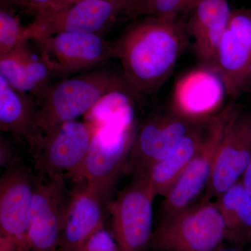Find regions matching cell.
Wrapping results in <instances>:
<instances>
[{"label":"cell","instance_id":"cell-27","mask_svg":"<svg viewBox=\"0 0 251 251\" xmlns=\"http://www.w3.org/2000/svg\"><path fill=\"white\" fill-rule=\"evenodd\" d=\"M0 251H31L26 243L7 234H0Z\"/></svg>","mask_w":251,"mask_h":251},{"label":"cell","instance_id":"cell-30","mask_svg":"<svg viewBox=\"0 0 251 251\" xmlns=\"http://www.w3.org/2000/svg\"><path fill=\"white\" fill-rule=\"evenodd\" d=\"M31 4L39 6H50L54 2V0H30Z\"/></svg>","mask_w":251,"mask_h":251},{"label":"cell","instance_id":"cell-24","mask_svg":"<svg viewBox=\"0 0 251 251\" xmlns=\"http://www.w3.org/2000/svg\"><path fill=\"white\" fill-rule=\"evenodd\" d=\"M27 27L21 25L17 16L1 7L0 10V55L11 52L20 44L26 42Z\"/></svg>","mask_w":251,"mask_h":251},{"label":"cell","instance_id":"cell-5","mask_svg":"<svg viewBox=\"0 0 251 251\" xmlns=\"http://www.w3.org/2000/svg\"><path fill=\"white\" fill-rule=\"evenodd\" d=\"M156 196L148 175H134L131 182L108 204L111 233L122 251H149Z\"/></svg>","mask_w":251,"mask_h":251},{"label":"cell","instance_id":"cell-33","mask_svg":"<svg viewBox=\"0 0 251 251\" xmlns=\"http://www.w3.org/2000/svg\"><path fill=\"white\" fill-rule=\"evenodd\" d=\"M25 1H27V0H25Z\"/></svg>","mask_w":251,"mask_h":251},{"label":"cell","instance_id":"cell-20","mask_svg":"<svg viewBox=\"0 0 251 251\" xmlns=\"http://www.w3.org/2000/svg\"><path fill=\"white\" fill-rule=\"evenodd\" d=\"M36 101L0 76V129L27 144L35 136Z\"/></svg>","mask_w":251,"mask_h":251},{"label":"cell","instance_id":"cell-28","mask_svg":"<svg viewBox=\"0 0 251 251\" xmlns=\"http://www.w3.org/2000/svg\"><path fill=\"white\" fill-rule=\"evenodd\" d=\"M78 1L80 0H54L50 7L54 8V9H60V8L66 7V6H69V5ZM105 1L115 3V4L122 6L125 9V14L127 15L133 9L139 0H105Z\"/></svg>","mask_w":251,"mask_h":251},{"label":"cell","instance_id":"cell-12","mask_svg":"<svg viewBox=\"0 0 251 251\" xmlns=\"http://www.w3.org/2000/svg\"><path fill=\"white\" fill-rule=\"evenodd\" d=\"M251 158V112L237 104L220 141L204 198L214 201L242 178Z\"/></svg>","mask_w":251,"mask_h":251},{"label":"cell","instance_id":"cell-13","mask_svg":"<svg viewBox=\"0 0 251 251\" xmlns=\"http://www.w3.org/2000/svg\"><path fill=\"white\" fill-rule=\"evenodd\" d=\"M236 105L237 103L233 100L213 117L209 133L202 147L184 173L163 197L162 218L196 202L198 196L207 187L225 126Z\"/></svg>","mask_w":251,"mask_h":251},{"label":"cell","instance_id":"cell-32","mask_svg":"<svg viewBox=\"0 0 251 251\" xmlns=\"http://www.w3.org/2000/svg\"><path fill=\"white\" fill-rule=\"evenodd\" d=\"M250 94H251V92Z\"/></svg>","mask_w":251,"mask_h":251},{"label":"cell","instance_id":"cell-22","mask_svg":"<svg viewBox=\"0 0 251 251\" xmlns=\"http://www.w3.org/2000/svg\"><path fill=\"white\" fill-rule=\"evenodd\" d=\"M141 96L135 90L117 91L105 96L85 116L95 128L104 126H130L138 125V103Z\"/></svg>","mask_w":251,"mask_h":251},{"label":"cell","instance_id":"cell-1","mask_svg":"<svg viewBox=\"0 0 251 251\" xmlns=\"http://www.w3.org/2000/svg\"><path fill=\"white\" fill-rule=\"evenodd\" d=\"M189 44L184 20L145 17L114 44L122 74L141 97L155 94L171 77Z\"/></svg>","mask_w":251,"mask_h":251},{"label":"cell","instance_id":"cell-26","mask_svg":"<svg viewBox=\"0 0 251 251\" xmlns=\"http://www.w3.org/2000/svg\"><path fill=\"white\" fill-rule=\"evenodd\" d=\"M16 162V158L15 156L14 148L11 146V144L2 135H1L0 139V165L1 168H9L14 165L18 164Z\"/></svg>","mask_w":251,"mask_h":251},{"label":"cell","instance_id":"cell-4","mask_svg":"<svg viewBox=\"0 0 251 251\" xmlns=\"http://www.w3.org/2000/svg\"><path fill=\"white\" fill-rule=\"evenodd\" d=\"M138 126L96 128L83 164L73 179L94 186L108 202L119 176L126 171Z\"/></svg>","mask_w":251,"mask_h":251},{"label":"cell","instance_id":"cell-18","mask_svg":"<svg viewBox=\"0 0 251 251\" xmlns=\"http://www.w3.org/2000/svg\"><path fill=\"white\" fill-rule=\"evenodd\" d=\"M27 42L0 55V76L16 90L31 94L38 100L52 85L50 80L54 75L40 56L31 53Z\"/></svg>","mask_w":251,"mask_h":251},{"label":"cell","instance_id":"cell-11","mask_svg":"<svg viewBox=\"0 0 251 251\" xmlns=\"http://www.w3.org/2000/svg\"><path fill=\"white\" fill-rule=\"evenodd\" d=\"M213 69L231 99L251 93V7L232 10Z\"/></svg>","mask_w":251,"mask_h":251},{"label":"cell","instance_id":"cell-10","mask_svg":"<svg viewBox=\"0 0 251 251\" xmlns=\"http://www.w3.org/2000/svg\"><path fill=\"white\" fill-rule=\"evenodd\" d=\"M71 196L65 176H36L28 232L31 251H57Z\"/></svg>","mask_w":251,"mask_h":251},{"label":"cell","instance_id":"cell-29","mask_svg":"<svg viewBox=\"0 0 251 251\" xmlns=\"http://www.w3.org/2000/svg\"><path fill=\"white\" fill-rule=\"evenodd\" d=\"M240 181H242L246 191L251 196V158Z\"/></svg>","mask_w":251,"mask_h":251},{"label":"cell","instance_id":"cell-16","mask_svg":"<svg viewBox=\"0 0 251 251\" xmlns=\"http://www.w3.org/2000/svg\"><path fill=\"white\" fill-rule=\"evenodd\" d=\"M232 11L227 0H196L188 11L185 29L200 65L214 68Z\"/></svg>","mask_w":251,"mask_h":251},{"label":"cell","instance_id":"cell-25","mask_svg":"<svg viewBox=\"0 0 251 251\" xmlns=\"http://www.w3.org/2000/svg\"><path fill=\"white\" fill-rule=\"evenodd\" d=\"M79 251H122L111 232L102 229L92 236Z\"/></svg>","mask_w":251,"mask_h":251},{"label":"cell","instance_id":"cell-8","mask_svg":"<svg viewBox=\"0 0 251 251\" xmlns=\"http://www.w3.org/2000/svg\"><path fill=\"white\" fill-rule=\"evenodd\" d=\"M32 41L54 76L66 78L90 72L115 57L114 44L100 34L61 33Z\"/></svg>","mask_w":251,"mask_h":251},{"label":"cell","instance_id":"cell-14","mask_svg":"<svg viewBox=\"0 0 251 251\" xmlns=\"http://www.w3.org/2000/svg\"><path fill=\"white\" fill-rule=\"evenodd\" d=\"M36 178L18 163L6 168L0 179V234L17 238L28 245Z\"/></svg>","mask_w":251,"mask_h":251},{"label":"cell","instance_id":"cell-9","mask_svg":"<svg viewBox=\"0 0 251 251\" xmlns=\"http://www.w3.org/2000/svg\"><path fill=\"white\" fill-rule=\"evenodd\" d=\"M204 119L191 118L172 109L147 118L138 126L126 172L133 175H148Z\"/></svg>","mask_w":251,"mask_h":251},{"label":"cell","instance_id":"cell-21","mask_svg":"<svg viewBox=\"0 0 251 251\" xmlns=\"http://www.w3.org/2000/svg\"><path fill=\"white\" fill-rule=\"evenodd\" d=\"M224 219L226 241L242 249L251 244V196L242 181L216 200Z\"/></svg>","mask_w":251,"mask_h":251},{"label":"cell","instance_id":"cell-2","mask_svg":"<svg viewBox=\"0 0 251 251\" xmlns=\"http://www.w3.org/2000/svg\"><path fill=\"white\" fill-rule=\"evenodd\" d=\"M128 90L133 89L127 83L122 72L103 68L52 84L36 100L35 135L44 134L87 115L100 99L112 92Z\"/></svg>","mask_w":251,"mask_h":251},{"label":"cell","instance_id":"cell-19","mask_svg":"<svg viewBox=\"0 0 251 251\" xmlns=\"http://www.w3.org/2000/svg\"><path fill=\"white\" fill-rule=\"evenodd\" d=\"M214 115L198 124L171 155L149 172V179L156 196L164 197L184 173L205 140Z\"/></svg>","mask_w":251,"mask_h":251},{"label":"cell","instance_id":"cell-7","mask_svg":"<svg viewBox=\"0 0 251 251\" xmlns=\"http://www.w3.org/2000/svg\"><path fill=\"white\" fill-rule=\"evenodd\" d=\"M29 5L34 9V18L26 28L27 41L61 33H91L101 35L119 15L125 13L122 6L105 0H80L60 9L31 3Z\"/></svg>","mask_w":251,"mask_h":251},{"label":"cell","instance_id":"cell-17","mask_svg":"<svg viewBox=\"0 0 251 251\" xmlns=\"http://www.w3.org/2000/svg\"><path fill=\"white\" fill-rule=\"evenodd\" d=\"M72 191L57 251H79L105 224V200L97 188L85 182Z\"/></svg>","mask_w":251,"mask_h":251},{"label":"cell","instance_id":"cell-6","mask_svg":"<svg viewBox=\"0 0 251 251\" xmlns=\"http://www.w3.org/2000/svg\"><path fill=\"white\" fill-rule=\"evenodd\" d=\"M95 130L89 122L75 120L35 135L28 145L38 175L74 178L83 164Z\"/></svg>","mask_w":251,"mask_h":251},{"label":"cell","instance_id":"cell-15","mask_svg":"<svg viewBox=\"0 0 251 251\" xmlns=\"http://www.w3.org/2000/svg\"><path fill=\"white\" fill-rule=\"evenodd\" d=\"M227 96L215 71L200 65L180 77L175 85L172 110L195 119L213 116L221 111Z\"/></svg>","mask_w":251,"mask_h":251},{"label":"cell","instance_id":"cell-31","mask_svg":"<svg viewBox=\"0 0 251 251\" xmlns=\"http://www.w3.org/2000/svg\"><path fill=\"white\" fill-rule=\"evenodd\" d=\"M242 249H239V248L237 247H231V248H226L224 247V246L218 249L216 251H242Z\"/></svg>","mask_w":251,"mask_h":251},{"label":"cell","instance_id":"cell-23","mask_svg":"<svg viewBox=\"0 0 251 251\" xmlns=\"http://www.w3.org/2000/svg\"><path fill=\"white\" fill-rule=\"evenodd\" d=\"M196 0H139L128 13L131 17L145 16L175 21L187 14Z\"/></svg>","mask_w":251,"mask_h":251},{"label":"cell","instance_id":"cell-3","mask_svg":"<svg viewBox=\"0 0 251 251\" xmlns=\"http://www.w3.org/2000/svg\"><path fill=\"white\" fill-rule=\"evenodd\" d=\"M226 241V227L216 201L203 198L162 218L149 251H216Z\"/></svg>","mask_w":251,"mask_h":251}]
</instances>
